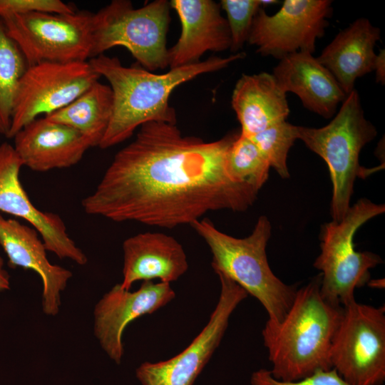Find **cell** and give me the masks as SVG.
Returning <instances> with one entry per match:
<instances>
[{"label": "cell", "instance_id": "obj_6", "mask_svg": "<svg viewBox=\"0 0 385 385\" xmlns=\"http://www.w3.org/2000/svg\"><path fill=\"white\" fill-rule=\"evenodd\" d=\"M170 6L166 0H155L137 9L128 0L112 1L92 14L91 58L123 46L145 69L165 68Z\"/></svg>", "mask_w": 385, "mask_h": 385}, {"label": "cell", "instance_id": "obj_13", "mask_svg": "<svg viewBox=\"0 0 385 385\" xmlns=\"http://www.w3.org/2000/svg\"><path fill=\"white\" fill-rule=\"evenodd\" d=\"M22 160L13 145H0V211L27 221L40 235L47 251L79 265L88 262L85 253L67 232L62 218L36 207L24 189L19 174Z\"/></svg>", "mask_w": 385, "mask_h": 385}, {"label": "cell", "instance_id": "obj_23", "mask_svg": "<svg viewBox=\"0 0 385 385\" xmlns=\"http://www.w3.org/2000/svg\"><path fill=\"white\" fill-rule=\"evenodd\" d=\"M26 68L23 54L0 19V134L6 137L18 85Z\"/></svg>", "mask_w": 385, "mask_h": 385}, {"label": "cell", "instance_id": "obj_14", "mask_svg": "<svg viewBox=\"0 0 385 385\" xmlns=\"http://www.w3.org/2000/svg\"><path fill=\"white\" fill-rule=\"evenodd\" d=\"M175 297L169 283L144 281L135 291L114 285L96 303L93 310V332L102 349L120 364L124 353L123 334L126 327L138 317L150 314Z\"/></svg>", "mask_w": 385, "mask_h": 385}, {"label": "cell", "instance_id": "obj_3", "mask_svg": "<svg viewBox=\"0 0 385 385\" xmlns=\"http://www.w3.org/2000/svg\"><path fill=\"white\" fill-rule=\"evenodd\" d=\"M342 314V305L321 294L320 275L297 289L282 320H267L262 331L272 375L294 381L332 369L331 346Z\"/></svg>", "mask_w": 385, "mask_h": 385}, {"label": "cell", "instance_id": "obj_29", "mask_svg": "<svg viewBox=\"0 0 385 385\" xmlns=\"http://www.w3.org/2000/svg\"><path fill=\"white\" fill-rule=\"evenodd\" d=\"M374 71L376 73V81L377 83L384 84L385 83V50H380L376 54Z\"/></svg>", "mask_w": 385, "mask_h": 385}, {"label": "cell", "instance_id": "obj_17", "mask_svg": "<svg viewBox=\"0 0 385 385\" xmlns=\"http://www.w3.org/2000/svg\"><path fill=\"white\" fill-rule=\"evenodd\" d=\"M13 138L24 166L37 172L73 166L91 148L77 130L45 117L30 122Z\"/></svg>", "mask_w": 385, "mask_h": 385}, {"label": "cell", "instance_id": "obj_32", "mask_svg": "<svg viewBox=\"0 0 385 385\" xmlns=\"http://www.w3.org/2000/svg\"><path fill=\"white\" fill-rule=\"evenodd\" d=\"M278 2H279L278 1H274V0H261L262 6L265 5L277 4Z\"/></svg>", "mask_w": 385, "mask_h": 385}, {"label": "cell", "instance_id": "obj_7", "mask_svg": "<svg viewBox=\"0 0 385 385\" xmlns=\"http://www.w3.org/2000/svg\"><path fill=\"white\" fill-rule=\"evenodd\" d=\"M384 212V204L364 197L350 206L342 220L322 227L321 251L314 267L321 272V294L329 302L343 307L354 300L356 289L370 280L369 270L382 262L376 254L356 251L354 237L362 225Z\"/></svg>", "mask_w": 385, "mask_h": 385}, {"label": "cell", "instance_id": "obj_4", "mask_svg": "<svg viewBox=\"0 0 385 385\" xmlns=\"http://www.w3.org/2000/svg\"><path fill=\"white\" fill-rule=\"evenodd\" d=\"M190 226L208 245L215 272L223 273L256 298L265 309L267 320H282L297 289L284 283L270 267L266 247L272 227L268 218L260 216L252 233L243 238L224 233L207 218L198 220Z\"/></svg>", "mask_w": 385, "mask_h": 385}, {"label": "cell", "instance_id": "obj_18", "mask_svg": "<svg viewBox=\"0 0 385 385\" xmlns=\"http://www.w3.org/2000/svg\"><path fill=\"white\" fill-rule=\"evenodd\" d=\"M123 266L120 287L130 290L137 281L170 283L188 269L182 245L173 237L158 232H145L123 243Z\"/></svg>", "mask_w": 385, "mask_h": 385}, {"label": "cell", "instance_id": "obj_28", "mask_svg": "<svg viewBox=\"0 0 385 385\" xmlns=\"http://www.w3.org/2000/svg\"><path fill=\"white\" fill-rule=\"evenodd\" d=\"M251 385H349L334 369L319 370L294 381H284L275 379L269 369H260L250 378Z\"/></svg>", "mask_w": 385, "mask_h": 385}, {"label": "cell", "instance_id": "obj_1", "mask_svg": "<svg viewBox=\"0 0 385 385\" xmlns=\"http://www.w3.org/2000/svg\"><path fill=\"white\" fill-rule=\"evenodd\" d=\"M238 135L209 142L183 135L174 124L145 123L115 154L83 208L115 222L168 229L212 211H245L259 191L227 170V153Z\"/></svg>", "mask_w": 385, "mask_h": 385}, {"label": "cell", "instance_id": "obj_8", "mask_svg": "<svg viewBox=\"0 0 385 385\" xmlns=\"http://www.w3.org/2000/svg\"><path fill=\"white\" fill-rule=\"evenodd\" d=\"M92 13L34 12L1 19L27 66L37 63L87 61L91 58Z\"/></svg>", "mask_w": 385, "mask_h": 385}, {"label": "cell", "instance_id": "obj_12", "mask_svg": "<svg viewBox=\"0 0 385 385\" xmlns=\"http://www.w3.org/2000/svg\"><path fill=\"white\" fill-rule=\"evenodd\" d=\"M220 294L210 319L201 332L183 351L168 360L144 362L135 370L142 385H192L218 347L230 317L247 292L222 272Z\"/></svg>", "mask_w": 385, "mask_h": 385}, {"label": "cell", "instance_id": "obj_11", "mask_svg": "<svg viewBox=\"0 0 385 385\" xmlns=\"http://www.w3.org/2000/svg\"><path fill=\"white\" fill-rule=\"evenodd\" d=\"M330 0H285L280 9L268 15L264 7L256 14L247 42L263 56L279 60L296 53H313L332 14Z\"/></svg>", "mask_w": 385, "mask_h": 385}, {"label": "cell", "instance_id": "obj_15", "mask_svg": "<svg viewBox=\"0 0 385 385\" xmlns=\"http://www.w3.org/2000/svg\"><path fill=\"white\" fill-rule=\"evenodd\" d=\"M38 232L19 221L0 214V245L12 268L21 267L38 274L42 281L41 307L43 313L56 316L61 305V294L72 272L50 262Z\"/></svg>", "mask_w": 385, "mask_h": 385}, {"label": "cell", "instance_id": "obj_24", "mask_svg": "<svg viewBox=\"0 0 385 385\" xmlns=\"http://www.w3.org/2000/svg\"><path fill=\"white\" fill-rule=\"evenodd\" d=\"M227 170L236 182L252 185L258 191L269 178L270 164L252 140L240 133L226 156Z\"/></svg>", "mask_w": 385, "mask_h": 385}, {"label": "cell", "instance_id": "obj_30", "mask_svg": "<svg viewBox=\"0 0 385 385\" xmlns=\"http://www.w3.org/2000/svg\"><path fill=\"white\" fill-rule=\"evenodd\" d=\"M10 289V276L4 268V262L0 256V292Z\"/></svg>", "mask_w": 385, "mask_h": 385}, {"label": "cell", "instance_id": "obj_2", "mask_svg": "<svg viewBox=\"0 0 385 385\" xmlns=\"http://www.w3.org/2000/svg\"><path fill=\"white\" fill-rule=\"evenodd\" d=\"M245 56L238 52L225 58L211 56L162 74L141 67L125 66L118 58L105 54L91 58V66L109 82L113 92L112 115L98 147L106 149L125 141L148 122L176 125L175 111L169 104L173 90L201 74L226 68Z\"/></svg>", "mask_w": 385, "mask_h": 385}, {"label": "cell", "instance_id": "obj_25", "mask_svg": "<svg viewBox=\"0 0 385 385\" xmlns=\"http://www.w3.org/2000/svg\"><path fill=\"white\" fill-rule=\"evenodd\" d=\"M297 128L298 125L284 121L250 138L265 155L270 166L284 179L289 177L287 159L289 149L298 139Z\"/></svg>", "mask_w": 385, "mask_h": 385}, {"label": "cell", "instance_id": "obj_9", "mask_svg": "<svg viewBox=\"0 0 385 385\" xmlns=\"http://www.w3.org/2000/svg\"><path fill=\"white\" fill-rule=\"evenodd\" d=\"M332 369L349 385L385 381V308L359 303L343 306L330 350Z\"/></svg>", "mask_w": 385, "mask_h": 385}, {"label": "cell", "instance_id": "obj_10", "mask_svg": "<svg viewBox=\"0 0 385 385\" xmlns=\"http://www.w3.org/2000/svg\"><path fill=\"white\" fill-rule=\"evenodd\" d=\"M89 61L44 62L27 66L18 85L7 138L66 106L98 81Z\"/></svg>", "mask_w": 385, "mask_h": 385}, {"label": "cell", "instance_id": "obj_16", "mask_svg": "<svg viewBox=\"0 0 385 385\" xmlns=\"http://www.w3.org/2000/svg\"><path fill=\"white\" fill-rule=\"evenodd\" d=\"M170 5L181 24L177 43L168 48L170 69L200 62L207 51L230 48V31L220 4L212 0H173Z\"/></svg>", "mask_w": 385, "mask_h": 385}, {"label": "cell", "instance_id": "obj_26", "mask_svg": "<svg viewBox=\"0 0 385 385\" xmlns=\"http://www.w3.org/2000/svg\"><path fill=\"white\" fill-rule=\"evenodd\" d=\"M226 13L230 36V51L235 53L247 42L253 19L262 7L261 0H222L220 3Z\"/></svg>", "mask_w": 385, "mask_h": 385}, {"label": "cell", "instance_id": "obj_31", "mask_svg": "<svg viewBox=\"0 0 385 385\" xmlns=\"http://www.w3.org/2000/svg\"><path fill=\"white\" fill-rule=\"evenodd\" d=\"M382 281H384V279H374L369 280L367 283L369 286L371 287L381 289L384 287V284H382Z\"/></svg>", "mask_w": 385, "mask_h": 385}, {"label": "cell", "instance_id": "obj_21", "mask_svg": "<svg viewBox=\"0 0 385 385\" xmlns=\"http://www.w3.org/2000/svg\"><path fill=\"white\" fill-rule=\"evenodd\" d=\"M231 103L241 125L240 133L249 138L286 121L289 113L286 93L267 72L243 74L235 86Z\"/></svg>", "mask_w": 385, "mask_h": 385}, {"label": "cell", "instance_id": "obj_22", "mask_svg": "<svg viewBox=\"0 0 385 385\" xmlns=\"http://www.w3.org/2000/svg\"><path fill=\"white\" fill-rule=\"evenodd\" d=\"M113 111V92L98 81L66 106L44 116L83 135L91 147L99 146Z\"/></svg>", "mask_w": 385, "mask_h": 385}, {"label": "cell", "instance_id": "obj_5", "mask_svg": "<svg viewBox=\"0 0 385 385\" xmlns=\"http://www.w3.org/2000/svg\"><path fill=\"white\" fill-rule=\"evenodd\" d=\"M298 139L327 163L332 183L330 212L340 222L350 207L356 177L365 174L359 154L377 135L364 115L359 94L354 89L342 102L331 122L322 128L298 126Z\"/></svg>", "mask_w": 385, "mask_h": 385}, {"label": "cell", "instance_id": "obj_19", "mask_svg": "<svg viewBox=\"0 0 385 385\" xmlns=\"http://www.w3.org/2000/svg\"><path fill=\"white\" fill-rule=\"evenodd\" d=\"M272 75L287 93L292 92L304 107L331 118L346 95L330 71L312 53L296 52L279 60Z\"/></svg>", "mask_w": 385, "mask_h": 385}, {"label": "cell", "instance_id": "obj_20", "mask_svg": "<svg viewBox=\"0 0 385 385\" xmlns=\"http://www.w3.org/2000/svg\"><path fill=\"white\" fill-rule=\"evenodd\" d=\"M380 34L369 19H357L340 31L317 57L346 96L355 89L358 78L374 71V46Z\"/></svg>", "mask_w": 385, "mask_h": 385}, {"label": "cell", "instance_id": "obj_27", "mask_svg": "<svg viewBox=\"0 0 385 385\" xmlns=\"http://www.w3.org/2000/svg\"><path fill=\"white\" fill-rule=\"evenodd\" d=\"M75 9L61 0H0V19L34 12L72 14Z\"/></svg>", "mask_w": 385, "mask_h": 385}]
</instances>
